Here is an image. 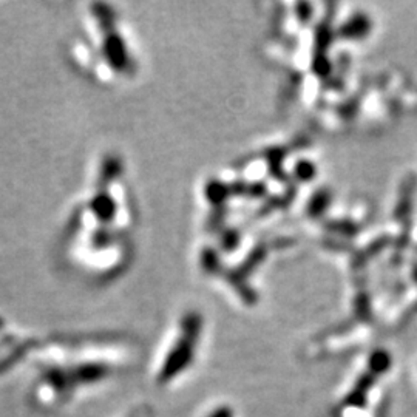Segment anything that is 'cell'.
<instances>
[{
    "label": "cell",
    "mask_w": 417,
    "mask_h": 417,
    "mask_svg": "<svg viewBox=\"0 0 417 417\" xmlns=\"http://www.w3.org/2000/svg\"><path fill=\"white\" fill-rule=\"evenodd\" d=\"M181 329H183L181 339L177 341L175 348H173L172 352L167 356L163 368H161L159 372L161 383H164L175 376H178L179 372L188 368V366L192 363V360H194L196 341L201 333L200 315L190 314L188 317H184V320L181 323Z\"/></svg>",
    "instance_id": "cell-1"
},
{
    "label": "cell",
    "mask_w": 417,
    "mask_h": 417,
    "mask_svg": "<svg viewBox=\"0 0 417 417\" xmlns=\"http://www.w3.org/2000/svg\"><path fill=\"white\" fill-rule=\"evenodd\" d=\"M107 376V368L104 365H85L76 371L79 382H96Z\"/></svg>",
    "instance_id": "cell-2"
},
{
    "label": "cell",
    "mask_w": 417,
    "mask_h": 417,
    "mask_svg": "<svg viewBox=\"0 0 417 417\" xmlns=\"http://www.w3.org/2000/svg\"><path fill=\"white\" fill-rule=\"evenodd\" d=\"M372 382H374V379H372L371 374H365L360 377L356 390L352 391L346 403H350V405H362L365 399V393L372 387Z\"/></svg>",
    "instance_id": "cell-3"
},
{
    "label": "cell",
    "mask_w": 417,
    "mask_h": 417,
    "mask_svg": "<svg viewBox=\"0 0 417 417\" xmlns=\"http://www.w3.org/2000/svg\"><path fill=\"white\" fill-rule=\"evenodd\" d=\"M390 368V357L385 352H377L371 359V370L376 374H382Z\"/></svg>",
    "instance_id": "cell-4"
},
{
    "label": "cell",
    "mask_w": 417,
    "mask_h": 417,
    "mask_svg": "<svg viewBox=\"0 0 417 417\" xmlns=\"http://www.w3.org/2000/svg\"><path fill=\"white\" fill-rule=\"evenodd\" d=\"M209 417H234V412L229 407H220L216 408Z\"/></svg>",
    "instance_id": "cell-5"
}]
</instances>
